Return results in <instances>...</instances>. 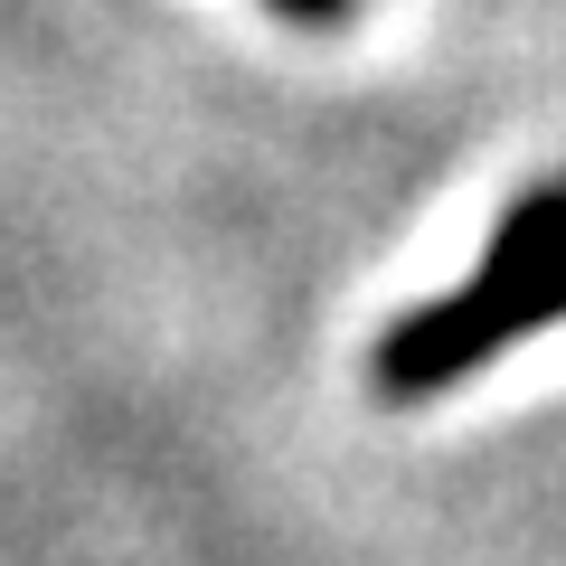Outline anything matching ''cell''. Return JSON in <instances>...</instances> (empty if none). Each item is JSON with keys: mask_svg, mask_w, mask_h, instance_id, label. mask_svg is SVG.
<instances>
[{"mask_svg": "<svg viewBox=\"0 0 566 566\" xmlns=\"http://www.w3.org/2000/svg\"><path fill=\"white\" fill-rule=\"evenodd\" d=\"M566 322V170L528 180L501 208L491 245L472 255V274L434 303L397 312L368 349V387L387 406H434L453 387H472L491 359H510L520 340Z\"/></svg>", "mask_w": 566, "mask_h": 566, "instance_id": "1", "label": "cell"}, {"mask_svg": "<svg viewBox=\"0 0 566 566\" xmlns=\"http://www.w3.org/2000/svg\"><path fill=\"white\" fill-rule=\"evenodd\" d=\"M274 10H283L293 29H340L349 10H359V0H274Z\"/></svg>", "mask_w": 566, "mask_h": 566, "instance_id": "2", "label": "cell"}]
</instances>
